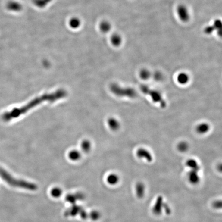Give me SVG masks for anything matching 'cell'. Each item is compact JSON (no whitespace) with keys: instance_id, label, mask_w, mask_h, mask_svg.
<instances>
[{"instance_id":"6da1fadb","label":"cell","mask_w":222,"mask_h":222,"mask_svg":"<svg viewBox=\"0 0 222 222\" xmlns=\"http://www.w3.org/2000/svg\"><path fill=\"white\" fill-rule=\"evenodd\" d=\"M140 89L142 93L149 95L153 102L156 103H159L162 108H165L166 106V102L159 92L151 89L150 88L145 85L140 86Z\"/></svg>"},{"instance_id":"3957f363","label":"cell","mask_w":222,"mask_h":222,"mask_svg":"<svg viewBox=\"0 0 222 222\" xmlns=\"http://www.w3.org/2000/svg\"><path fill=\"white\" fill-rule=\"evenodd\" d=\"M177 14L180 21L183 22H187L190 19V14L188 9L184 5L178 6L177 8Z\"/></svg>"},{"instance_id":"5bb4252c","label":"cell","mask_w":222,"mask_h":222,"mask_svg":"<svg viewBox=\"0 0 222 222\" xmlns=\"http://www.w3.org/2000/svg\"><path fill=\"white\" fill-rule=\"evenodd\" d=\"M213 27L214 28V30L217 31V33H220V35L221 33H222V22L220 20H217L214 21V22L213 23Z\"/></svg>"},{"instance_id":"277c9868","label":"cell","mask_w":222,"mask_h":222,"mask_svg":"<svg viewBox=\"0 0 222 222\" xmlns=\"http://www.w3.org/2000/svg\"><path fill=\"white\" fill-rule=\"evenodd\" d=\"M199 169H191V170L188 173V180L191 184H197L200 181V177L199 175Z\"/></svg>"},{"instance_id":"44dd1931","label":"cell","mask_w":222,"mask_h":222,"mask_svg":"<svg viewBox=\"0 0 222 222\" xmlns=\"http://www.w3.org/2000/svg\"><path fill=\"white\" fill-rule=\"evenodd\" d=\"M214 30H214V28L213 25L212 26H208L206 27H205L204 29L205 33L208 34V35L212 33Z\"/></svg>"},{"instance_id":"ffe728a7","label":"cell","mask_w":222,"mask_h":222,"mask_svg":"<svg viewBox=\"0 0 222 222\" xmlns=\"http://www.w3.org/2000/svg\"><path fill=\"white\" fill-rule=\"evenodd\" d=\"M110 124L111 127L114 129H117L119 126V123H118V121L116 120L115 119H111L110 121Z\"/></svg>"},{"instance_id":"e0dca14e","label":"cell","mask_w":222,"mask_h":222,"mask_svg":"<svg viewBox=\"0 0 222 222\" xmlns=\"http://www.w3.org/2000/svg\"><path fill=\"white\" fill-rule=\"evenodd\" d=\"M65 199L67 201L70 203L75 204L77 199V198L75 194H68L67 196Z\"/></svg>"},{"instance_id":"52a82bcc","label":"cell","mask_w":222,"mask_h":222,"mask_svg":"<svg viewBox=\"0 0 222 222\" xmlns=\"http://www.w3.org/2000/svg\"><path fill=\"white\" fill-rule=\"evenodd\" d=\"M83 210H83L81 207L77 206V205H74L65 211V215L66 217L75 216L77 214H80Z\"/></svg>"},{"instance_id":"d6986e66","label":"cell","mask_w":222,"mask_h":222,"mask_svg":"<svg viewBox=\"0 0 222 222\" xmlns=\"http://www.w3.org/2000/svg\"><path fill=\"white\" fill-rule=\"evenodd\" d=\"M100 214L97 211H94L90 214V217L93 220H97L99 219Z\"/></svg>"},{"instance_id":"7c38bea8","label":"cell","mask_w":222,"mask_h":222,"mask_svg":"<svg viewBox=\"0 0 222 222\" xmlns=\"http://www.w3.org/2000/svg\"><path fill=\"white\" fill-rule=\"evenodd\" d=\"M186 165L190 169H200L199 165L198 162L193 159H190L188 160L186 163Z\"/></svg>"},{"instance_id":"603a6c76","label":"cell","mask_w":222,"mask_h":222,"mask_svg":"<svg viewBox=\"0 0 222 222\" xmlns=\"http://www.w3.org/2000/svg\"><path fill=\"white\" fill-rule=\"evenodd\" d=\"M221 202L217 201L214 204V206L215 207V208H221Z\"/></svg>"},{"instance_id":"7402d4cb","label":"cell","mask_w":222,"mask_h":222,"mask_svg":"<svg viewBox=\"0 0 222 222\" xmlns=\"http://www.w3.org/2000/svg\"><path fill=\"white\" fill-rule=\"evenodd\" d=\"M154 78L156 80L160 81L163 79V75L159 72H156L154 76Z\"/></svg>"},{"instance_id":"9a60e30c","label":"cell","mask_w":222,"mask_h":222,"mask_svg":"<svg viewBox=\"0 0 222 222\" xmlns=\"http://www.w3.org/2000/svg\"><path fill=\"white\" fill-rule=\"evenodd\" d=\"M188 143L185 142H180L177 145L178 150L182 152H186L188 149Z\"/></svg>"},{"instance_id":"30bf717a","label":"cell","mask_w":222,"mask_h":222,"mask_svg":"<svg viewBox=\"0 0 222 222\" xmlns=\"http://www.w3.org/2000/svg\"><path fill=\"white\" fill-rule=\"evenodd\" d=\"M177 81L181 84H185L188 83L189 80V76L187 73H182L177 76Z\"/></svg>"},{"instance_id":"ac0fdd59","label":"cell","mask_w":222,"mask_h":222,"mask_svg":"<svg viewBox=\"0 0 222 222\" xmlns=\"http://www.w3.org/2000/svg\"><path fill=\"white\" fill-rule=\"evenodd\" d=\"M112 42L115 45H119L121 43V37L118 35H115L112 38Z\"/></svg>"},{"instance_id":"4fadbf2b","label":"cell","mask_w":222,"mask_h":222,"mask_svg":"<svg viewBox=\"0 0 222 222\" xmlns=\"http://www.w3.org/2000/svg\"><path fill=\"white\" fill-rule=\"evenodd\" d=\"M139 76L142 79L147 80V79H149V78L150 77V72L147 69H143L140 70Z\"/></svg>"},{"instance_id":"ba28073f","label":"cell","mask_w":222,"mask_h":222,"mask_svg":"<svg viewBox=\"0 0 222 222\" xmlns=\"http://www.w3.org/2000/svg\"><path fill=\"white\" fill-rule=\"evenodd\" d=\"M196 130L198 133L203 134L209 131V130H210V126L207 123H202L197 126Z\"/></svg>"},{"instance_id":"8fae6325","label":"cell","mask_w":222,"mask_h":222,"mask_svg":"<svg viewBox=\"0 0 222 222\" xmlns=\"http://www.w3.org/2000/svg\"><path fill=\"white\" fill-rule=\"evenodd\" d=\"M119 178L116 174H112L110 175H108V178H107V181L109 184L111 185H115L117 184L118 182H119Z\"/></svg>"},{"instance_id":"5b68a950","label":"cell","mask_w":222,"mask_h":222,"mask_svg":"<svg viewBox=\"0 0 222 222\" xmlns=\"http://www.w3.org/2000/svg\"><path fill=\"white\" fill-rule=\"evenodd\" d=\"M166 206H165V204L163 202V199L162 197H159L156 201L155 204L154 205V207L153 208V210L154 213L156 214H160L163 208L166 209ZM167 210V209H166Z\"/></svg>"},{"instance_id":"9c48e42d","label":"cell","mask_w":222,"mask_h":222,"mask_svg":"<svg viewBox=\"0 0 222 222\" xmlns=\"http://www.w3.org/2000/svg\"><path fill=\"white\" fill-rule=\"evenodd\" d=\"M136 191L137 195L139 198H142L145 193V186L142 183H139L136 185Z\"/></svg>"},{"instance_id":"8992f818","label":"cell","mask_w":222,"mask_h":222,"mask_svg":"<svg viewBox=\"0 0 222 222\" xmlns=\"http://www.w3.org/2000/svg\"><path fill=\"white\" fill-rule=\"evenodd\" d=\"M137 155L140 158H144L148 161H151L153 160V157L149 151L144 148H140L137 151Z\"/></svg>"},{"instance_id":"2e32d148","label":"cell","mask_w":222,"mask_h":222,"mask_svg":"<svg viewBox=\"0 0 222 222\" xmlns=\"http://www.w3.org/2000/svg\"><path fill=\"white\" fill-rule=\"evenodd\" d=\"M62 193L61 190L59 188H55L51 191V194L54 198H58Z\"/></svg>"},{"instance_id":"7a4b0ae2","label":"cell","mask_w":222,"mask_h":222,"mask_svg":"<svg viewBox=\"0 0 222 222\" xmlns=\"http://www.w3.org/2000/svg\"><path fill=\"white\" fill-rule=\"evenodd\" d=\"M113 92L119 96L127 97L129 98H135L137 96V93L133 88H122L117 84L112 86Z\"/></svg>"}]
</instances>
